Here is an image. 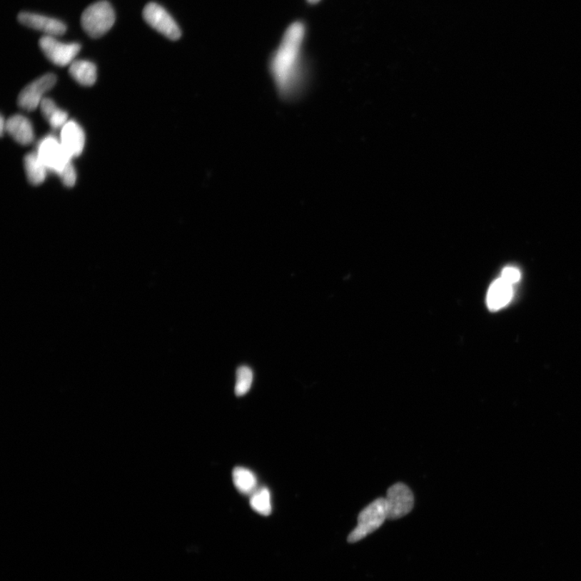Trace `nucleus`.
<instances>
[{"label":"nucleus","instance_id":"423d86ee","mask_svg":"<svg viewBox=\"0 0 581 581\" xmlns=\"http://www.w3.org/2000/svg\"><path fill=\"white\" fill-rule=\"evenodd\" d=\"M146 22L153 29L170 40L176 41L181 36V30L166 9L156 3L148 4L143 10Z\"/></svg>","mask_w":581,"mask_h":581},{"label":"nucleus","instance_id":"dca6fc26","mask_svg":"<svg viewBox=\"0 0 581 581\" xmlns=\"http://www.w3.org/2000/svg\"><path fill=\"white\" fill-rule=\"evenodd\" d=\"M233 481L238 492L245 494H252L257 487V478L251 470L243 467H237L233 471Z\"/></svg>","mask_w":581,"mask_h":581},{"label":"nucleus","instance_id":"f257e3e1","mask_svg":"<svg viewBox=\"0 0 581 581\" xmlns=\"http://www.w3.org/2000/svg\"><path fill=\"white\" fill-rule=\"evenodd\" d=\"M304 38V26L300 22L293 24L271 59L272 79L278 94L286 101L300 97L308 86V76L301 52Z\"/></svg>","mask_w":581,"mask_h":581},{"label":"nucleus","instance_id":"6e6552de","mask_svg":"<svg viewBox=\"0 0 581 581\" xmlns=\"http://www.w3.org/2000/svg\"><path fill=\"white\" fill-rule=\"evenodd\" d=\"M388 519L395 520L410 514L414 505L413 493L403 483L395 484L388 488L385 497Z\"/></svg>","mask_w":581,"mask_h":581},{"label":"nucleus","instance_id":"6ab92c4d","mask_svg":"<svg viewBox=\"0 0 581 581\" xmlns=\"http://www.w3.org/2000/svg\"><path fill=\"white\" fill-rule=\"evenodd\" d=\"M520 272L515 268H505L502 271V277L506 282L514 284L520 280Z\"/></svg>","mask_w":581,"mask_h":581},{"label":"nucleus","instance_id":"7ed1b4c3","mask_svg":"<svg viewBox=\"0 0 581 581\" xmlns=\"http://www.w3.org/2000/svg\"><path fill=\"white\" fill-rule=\"evenodd\" d=\"M388 519L386 500L376 499L364 508L358 517L357 527L348 536V542H357L378 530Z\"/></svg>","mask_w":581,"mask_h":581},{"label":"nucleus","instance_id":"f03ea898","mask_svg":"<svg viewBox=\"0 0 581 581\" xmlns=\"http://www.w3.org/2000/svg\"><path fill=\"white\" fill-rule=\"evenodd\" d=\"M116 21L114 9L108 1L96 2L86 9L81 17L84 30L91 38L98 39L113 28Z\"/></svg>","mask_w":581,"mask_h":581},{"label":"nucleus","instance_id":"a211bd4d","mask_svg":"<svg viewBox=\"0 0 581 581\" xmlns=\"http://www.w3.org/2000/svg\"><path fill=\"white\" fill-rule=\"evenodd\" d=\"M253 377L252 370L249 367L238 368L236 374V385H235V394L237 397H243L250 391Z\"/></svg>","mask_w":581,"mask_h":581},{"label":"nucleus","instance_id":"f8f14e48","mask_svg":"<svg viewBox=\"0 0 581 581\" xmlns=\"http://www.w3.org/2000/svg\"><path fill=\"white\" fill-rule=\"evenodd\" d=\"M512 295V286L502 277L492 283L487 295V305L492 311H497L509 304Z\"/></svg>","mask_w":581,"mask_h":581},{"label":"nucleus","instance_id":"412c9836","mask_svg":"<svg viewBox=\"0 0 581 581\" xmlns=\"http://www.w3.org/2000/svg\"><path fill=\"white\" fill-rule=\"evenodd\" d=\"M308 1L310 4H317L320 1V0H308Z\"/></svg>","mask_w":581,"mask_h":581},{"label":"nucleus","instance_id":"2eb2a0df","mask_svg":"<svg viewBox=\"0 0 581 581\" xmlns=\"http://www.w3.org/2000/svg\"><path fill=\"white\" fill-rule=\"evenodd\" d=\"M41 113L54 129L63 128L68 121V114L59 108L51 98H45L40 105Z\"/></svg>","mask_w":581,"mask_h":581},{"label":"nucleus","instance_id":"20e7f679","mask_svg":"<svg viewBox=\"0 0 581 581\" xmlns=\"http://www.w3.org/2000/svg\"><path fill=\"white\" fill-rule=\"evenodd\" d=\"M36 153L49 171H52L59 176L72 163V158L61 145L60 139L52 135L40 141Z\"/></svg>","mask_w":581,"mask_h":581},{"label":"nucleus","instance_id":"9d476101","mask_svg":"<svg viewBox=\"0 0 581 581\" xmlns=\"http://www.w3.org/2000/svg\"><path fill=\"white\" fill-rule=\"evenodd\" d=\"M60 141L73 159L81 156L85 146V133L75 121H69L61 129Z\"/></svg>","mask_w":581,"mask_h":581},{"label":"nucleus","instance_id":"f3484780","mask_svg":"<svg viewBox=\"0 0 581 581\" xmlns=\"http://www.w3.org/2000/svg\"><path fill=\"white\" fill-rule=\"evenodd\" d=\"M251 508L263 516H269L272 512L271 492L268 487L259 488L252 493L250 500Z\"/></svg>","mask_w":581,"mask_h":581},{"label":"nucleus","instance_id":"9b49d317","mask_svg":"<svg viewBox=\"0 0 581 581\" xmlns=\"http://www.w3.org/2000/svg\"><path fill=\"white\" fill-rule=\"evenodd\" d=\"M6 132L18 143L27 146L34 140V131L32 123L27 117L15 115L6 121Z\"/></svg>","mask_w":581,"mask_h":581},{"label":"nucleus","instance_id":"0eeeda50","mask_svg":"<svg viewBox=\"0 0 581 581\" xmlns=\"http://www.w3.org/2000/svg\"><path fill=\"white\" fill-rule=\"evenodd\" d=\"M56 83V76L51 73L36 79L22 90L18 97V104L24 110H36L46 98V94L51 91Z\"/></svg>","mask_w":581,"mask_h":581},{"label":"nucleus","instance_id":"aec40b11","mask_svg":"<svg viewBox=\"0 0 581 581\" xmlns=\"http://www.w3.org/2000/svg\"><path fill=\"white\" fill-rule=\"evenodd\" d=\"M4 131H6V121L2 116L1 120H0V133H1V136H4Z\"/></svg>","mask_w":581,"mask_h":581},{"label":"nucleus","instance_id":"ddd939ff","mask_svg":"<svg viewBox=\"0 0 581 581\" xmlns=\"http://www.w3.org/2000/svg\"><path fill=\"white\" fill-rule=\"evenodd\" d=\"M24 165L27 178L31 183L38 186L44 183L49 170L36 151L29 153L24 157Z\"/></svg>","mask_w":581,"mask_h":581},{"label":"nucleus","instance_id":"4468645a","mask_svg":"<svg viewBox=\"0 0 581 581\" xmlns=\"http://www.w3.org/2000/svg\"><path fill=\"white\" fill-rule=\"evenodd\" d=\"M70 74L77 83L83 86H90L96 82L97 68L89 61H74L70 65Z\"/></svg>","mask_w":581,"mask_h":581},{"label":"nucleus","instance_id":"39448f33","mask_svg":"<svg viewBox=\"0 0 581 581\" xmlns=\"http://www.w3.org/2000/svg\"><path fill=\"white\" fill-rule=\"evenodd\" d=\"M39 45L46 58L59 66L71 65L81 49L78 43H64L56 39V36L46 35L40 39Z\"/></svg>","mask_w":581,"mask_h":581},{"label":"nucleus","instance_id":"1a4fd4ad","mask_svg":"<svg viewBox=\"0 0 581 581\" xmlns=\"http://www.w3.org/2000/svg\"><path fill=\"white\" fill-rule=\"evenodd\" d=\"M18 20L24 26L41 31L46 36H59L66 32V26L64 22L32 12H21L18 16Z\"/></svg>","mask_w":581,"mask_h":581}]
</instances>
